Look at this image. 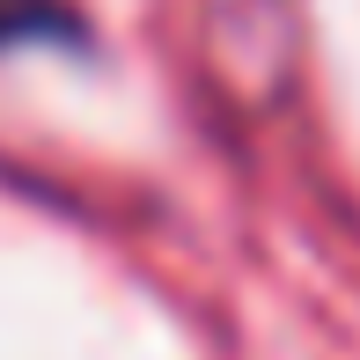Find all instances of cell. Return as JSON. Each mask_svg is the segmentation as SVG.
<instances>
[{"mask_svg": "<svg viewBox=\"0 0 360 360\" xmlns=\"http://www.w3.org/2000/svg\"><path fill=\"white\" fill-rule=\"evenodd\" d=\"M22 37H74V15L59 0H0V44Z\"/></svg>", "mask_w": 360, "mask_h": 360, "instance_id": "cell-1", "label": "cell"}]
</instances>
